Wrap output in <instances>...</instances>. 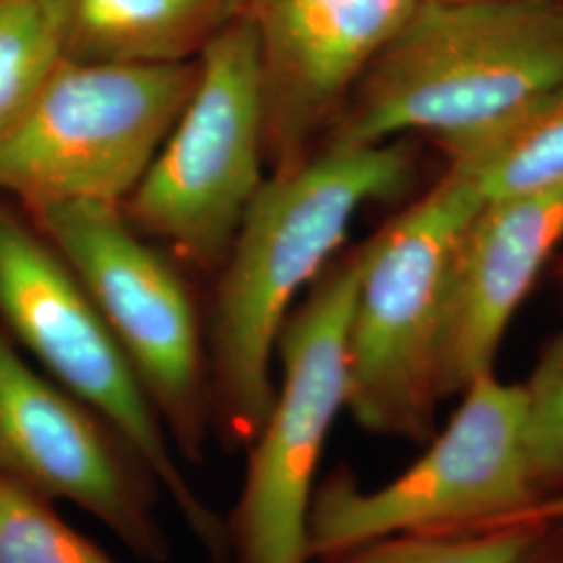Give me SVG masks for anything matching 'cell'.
I'll list each match as a JSON object with an SVG mask.
<instances>
[{
	"label": "cell",
	"mask_w": 563,
	"mask_h": 563,
	"mask_svg": "<svg viewBox=\"0 0 563 563\" xmlns=\"http://www.w3.org/2000/svg\"><path fill=\"white\" fill-rule=\"evenodd\" d=\"M407 142L325 144L299 167L272 174L249 207L223 272L209 323L211 426L220 443L249 449L274 401L282 328L320 278L365 205L397 197L413 176Z\"/></svg>",
	"instance_id": "obj_1"
},
{
	"label": "cell",
	"mask_w": 563,
	"mask_h": 563,
	"mask_svg": "<svg viewBox=\"0 0 563 563\" xmlns=\"http://www.w3.org/2000/svg\"><path fill=\"white\" fill-rule=\"evenodd\" d=\"M560 86L563 0H420L322 146L428 134L451 155Z\"/></svg>",
	"instance_id": "obj_2"
},
{
	"label": "cell",
	"mask_w": 563,
	"mask_h": 563,
	"mask_svg": "<svg viewBox=\"0 0 563 563\" xmlns=\"http://www.w3.org/2000/svg\"><path fill=\"white\" fill-rule=\"evenodd\" d=\"M481 205L474 186L446 169L367 241L349 323L346 407L365 432L413 443L434 434L451 265Z\"/></svg>",
	"instance_id": "obj_3"
},
{
	"label": "cell",
	"mask_w": 563,
	"mask_h": 563,
	"mask_svg": "<svg viewBox=\"0 0 563 563\" xmlns=\"http://www.w3.org/2000/svg\"><path fill=\"white\" fill-rule=\"evenodd\" d=\"M462 402L401 474L365 488L349 474L316 486L307 522L311 560H334L402 534H449L516 523L539 499L526 446V388L495 372Z\"/></svg>",
	"instance_id": "obj_4"
},
{
	"label": "cell",
	"mask_w": 563,
	"mask_h": 563,
	"mask_svg": "<svg viewBox=\"0 0 563 563\" xmlns=\"http://www.w3.org/2000/svg\"><path fill=\"white\" fill-rule=\"evenodd\" d=\"M0 328L63 388L139 449L163 497L213 563H230L228 523L192 486L120 342L71 265L0 197Z\"/></svg>",
	"instance_id": "obj_5"
},
{
	"label": "cell",
	"mask_w": 563,
	"mask_h": 563,
	"mask_svg": "<svg viewBox=\"0 0 563 563\" xmlns=\"http://www.w3.org/2000/svg\"><path fill=\"white\" fill-rule=\"evenodd\" d=\"M199 59L109 65L63 59L0 139V197L30 216L67 202L123 207L192 95Z\"/></svg>",
	"instance_id": "obj_6"
},
{
	"label": "cell",
	"mask_w": 563,
	"mask_h": 563,
	"mask_svg": "<svg viewBox=\"0 0 563 563\" xmlns=\"http://www.w3.org/2000/svg\"><path fill=\"white\" fill-rule=\"evenodd\" d=\"M367 241L328 265L282 328L280 383L249 444L230 563H309L307 522L330 432L349 407V323Z\"/></svg>",
	"instance_id": "obj_7"
},
{
	"label": "cell",
	"mask_w": 563,
	"mask_h": 563,
	"mask_svg": "<svg viewBox=\"0 0 563 563\" xmlns=\"http://www.w3.org/2000/svg\"><path fill=\"white\" fill-rule=\"evenodd\" d=\"M265 167L260 46L241 11L205 46L190 99L121 209L139 232L213 267L267 180Z\"/></svg>",
	"instance_id": "obj_8"
},
{
	"label": "cell",
	"mask_w": 563,
	"mask_h": 563,
	"mask_svg": "<svg viewBox=\"0 0 563 563\" xmlns=\"http://www.w3.org/2000/svg\"><path fill=\"white\" fill-rule=\"evenodd\" d=\"M32 218L99 307L180 460L201 463L213 437L207 341L186 282L118 205L67 202Z\"/></svg>",
	"instance_id": "obj_9"
},
{
	"label": "cell",
	"mask_w": 563,
	"mask_h": 563,
	"mask_svg": "<svg viewBox=\"0 0 563 563\" xmlns=\"http://www.w3.org/2000/svg\"><path fill=\"white\" fill-rule=\"evenodd\" d=\"M0 476L67 501L144 562L172 555L162 484L139 449L74 393L36 372L0 328Z\"/></svg>",
	"instance_id": "obj_10"
},
{
	"label": "cell",
	"mask_w": 563,
	"mask_h": 563,
	"mask_svg": "<svg viewBox=\"0 0 563 563\" xmlns=\"http://www.w3.org/2000/svg\"><path fill=\"white\" fill-rule=\"evenodd\" d=\"M420 0H244L262 65L265 163L299 167L328 136L365 69Z\"/></svg>",
	"instance_id": "obj_11"
},
{
	"label": "cell",
	"mask_w": 563,
	"mask_h": 563,
	"mask_svg": "<svg viewBox=\"0 0 563 563\" xmlns=\"http://www.w3.org/2000/svg\"><path fill=\"white\" fill-rule=\"evenodd\" d=\"M563 241V188L483 202L460 236L446 292L443 395L493 374L505 332Z\"/></svg>",
	"instance_id": "obj_12"
},
{
	"label": "cell",
	"mask_w": 563,
	"mask_h": 563,
	"mask_svg": "<svg viewBox=\"0 0 563 563\" xmlns=\"http://www.w3.org/2000/svg\"><path fill=\"white\" fill-rule=\"evenodd\" d=\"M244 0H57L65 59L172 65L201 57Z\"/></svg>",
	"instance_id": "obj_13"
},
{
	"label": "cell",
	"mask_w": 563,
	"mask_h": 563,
	"mask_svg": "<svg viewBox=\"0 0 563 563\" xmlns=\"http://www.w3.org/2000/svg\"><path fill=\"white\" fill-rule=\"evenodd\" d=\"M446 157L449 169L470 181L483 202L560 190L563 188V86Z\"/></svg>",
	"instance_id": "obj_14"
},
{
	"label": "cell",
	"mask_w": 563,
	"mask_h": 563,
	"mask_svg": "<svg viewBox=\"0 0 563 563\" xmlns=\"http://www.w3.org/2000/svg\"><path fill=\"white\" fill-rule=\"evenodd\" d=\"M65 59L57 0H0V139Z\"/></svg>",
	"instance_id": "obj_15"
},
{
	"label": "cell",
	"mask_w": 563,
	"mask_h": 563,
	"mask_svg": "<svg viewBox=\"0 0 563 563\" xmlns=\"http://www.w3.org/2000/svg\"><path fill=\"white\" fill-rule=\"evenodd\" d=\"M0 563H118L41 493L0 476Z\"/></svg>",
	"instance_id": "obj_16"
},
{
	"label": "cell",
	"mask_w": 563,
	"mask_h": 563,
	"mask_svg": "<svg viewBox=\"0 0 563 563\" xmlns=\"http://www.w3.org/2000/svg\"><path fill=\"white\" fill-rule=\"evenodd\" d=\"M541 526L509 523L449 534H402L365 544L325 563H523Z\"/></svg>",
	"instance_id": "obj_17"
},
{
	"label": "cell",
	"mask_w": 563,
	"mask_h": 563,
	"mask_svg": "<svg viewBox=\"0 0 563 563\" xmlns=\"http://www.w3.org/2000/svg\"><path fill=\"white\" fill-rule=\"evenodd\" d=\"M526 388V446L539 497L563 488V332L547 346Z\"/></svg>",
	"instance_id": "obj_18"
},
{
	"label": "cell",
	"mask_w": 563,
	"mask_h": 563,
	"mask_svg": "<svg viewBox=\"0 0 563 563\" xmlns=\"http://www.w3.org/2000/svg\"><path fill=\"white\" fill-rule=\"evenodd\" d=\"M516 523H530L541 528L549 523H563V488L539 497Z\"/></svg>",
	"instance_id": "obj_19"
},
{
	"label": "cell",
	"mask_w": 563,
	"mask_h": 563,
	"mask_svg": "<svg viewBox=\"0 0 563 563\" xmlns=\"http://www.w3.org/2000/svg\"><path fill=\"white\" fill-rule=\"evenodd\" d=\"M523 563H528V558H526V562H523ZM553 563H563V558H562V560H555V562H553Z\"/></svg>",
	"instance_id": "obj_20"
}]
</instances>
